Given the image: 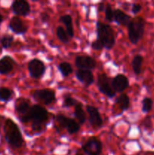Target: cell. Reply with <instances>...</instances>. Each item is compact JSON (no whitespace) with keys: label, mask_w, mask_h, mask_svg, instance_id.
<instances>
[{"label":"cell","mask_w":154,"mask_h":155,"mask_svg":"<svg viewBox=\"0 0 154 155\" xmlns=\"http://www.w3.org/2000/svg\"><path fill=\"white\" fill-rule=\"evenodd\" d=\"M82 150L87 155H101L102 153V142L97 137H90L82 145Z\"/></svg>","instance_id":"9"},{"label":"cell","mask_w":154,"mask_h":155,"mask_svg":"<svg viewBox=\"0 0 154 155\" xmlns=\"http://www.w3.org/2000/svg\"><path fill=\"white\" fill-rule=\"evenodd\" d=\"M14 92L11 89L6 87H0V101L7 104L12 99Z\"/></svg>","instance_id":"23"},{"label":"cell","mask_w":154,"mask_h":155,"mask_svg":"<svg viewBox=\"0 0 154 155\" xmlns=\"http://www.w3.org/2000/svg\"><path fill=\"white\" fill-rule=\"evenodd\" d=\"M30 107L31 106L30 104V101H27L25 98H19L15 102V112L18 114L20 121L23 124L28 123L27 116H28Z\"/></svg>","instance_id":"10"},{"label":"cell","mask_w":154,"mask_h":155,"mask_svg":"<svg viewBox=\"0 0 154 155\" xmlns=\"http://www.w3.org/2000/svg\"><path fill=\"white\" fill-rule=\"evenodd\" d=\"M135 155H140V154H135Z\"/></svg>","instance_id":"37"},{"label":"cell","mask_w":154,"mask_h":155,"mask_svg":"<svg viewBox=\"0 0 154 155\" xmlns=\"http://www.w3.org/2000/svg\"><path fill=\"white\" fill-rule=\"evenodd\" d=\"M104 15H105V20L108 22H113V11L112 9L111 5L107 4L105 6L104 9Z\"/></svg>","instance_id":"29"},{"label":"cell","mask_w":154,"mask_h":155,"mask_svg":"<svg viewBox=\"0 0 154 155\" xmlns=\"http://www.w3.org/2000/svg\"><path fill=\"white\" fill-rule=\"evenodd\" d=\"M16 61L9 55H5L0 58V74L7 75L14 69Z\"/></svg>","instance_id":"17"},{"label":"cell","mask_w":154,"mask_h":155,"mask_svg":"<svg viewBox=\"0 0 154 155\" xmlns=\"http://www.w3.org/2000/svg\"><path fill=\"white\" fill-rule=\"evenodd\" d=\"M75 155H83V154H75Z\"/></svg>","instance_id":"36"},{"label":"cell","mask_w":154,"mask_h":155,"mask_svg":"<svg viewBox=\"0 0 154 155\" xmlns=\"http://www.w3.org/2000/svg\"><path fill=\"white\" fill-rule=\"evenodd\" d=\"M49 119L48 112L39 104L32 105L29 111L27 120L29 122H32V129L34 132H40L46 125Z\"/></svg>","instance_id":"2"},{"label":"cell","mask_w":154,"mask_h":155,"mask_svg":"<svg viewBox=\"0 0 154 155\" xmlns=\"http://www.w3.org/2000/svg\"><path fill=\"white\" fill-rule=\"evenodd\" d=\"M5 139L11 148H21L24 144V138L18 124L13 120L8 118L4 124Z\"/></svg>","instance_id":"1"},{"label":"cell","mask_w":154,"mask_h":155,"mask_svg":"<svg viewBox=\"0 0 154 155\" xmlns=\"http://www.w3.org/2000/svg\"><path fill=\"white\" fill-rule=\"evenodd\" d=\"M146 21L141 17H135L131 18L128 25V39L133 45H137L143 38L144 33Z\"/></svg>","instance_id":"4"},{"label":"cell","mask_w":154,"mask_h":155,"mask_svg":"<svg viewBox=\"0 0 154 155\" xmlns=\"http://www.w3.org/2000/svg\"><path fill=\"white\" fill-rule=\"evenodd\" d=\"M27 67L30 77L36 80L42 78L46 71V66L45 63L39 58L31 59Z\"/></svg>","instance_id":"8"},{"label":"cell","mask_w":154,"mask_h":155,"mask_svg":"<svg viewBox=\"0 0 154 155\" xmlns=\"http://www.w3.org/2000/svg\"><path fill=\"white\" fill-rule=\"evenodd\" d=\"M75 65L79 70H91L96 68V61L88 55H79L75 59Z\"/></svg>","instance_id":"13"},{"label":"cell","mask_w":154,"mask_h":155,"mask_svg":"<svg viewBox=\"0 0 154 155\" xmlns=\"http://www.w3.org/2000/svg\"><path fill=\"white\" fill-rule=\"evenodd\" d=\"M143 61V56L140 55V54H136V55L133 58L132 61H131V68H132V70L135 75L138 76L140 75V73H141Z\"/></svg>","instance_id":"21"},{"label":"cell","mask_w":154,"mask_h":155,"mask_svg":"<svg viewBox=\"0 0 154 155\" xmlns=\"http://www.w3.org/2000/svg\"><path fill=\"white\" fill-rule=\"evenodd\" d=\"M14 41V38L12 35L4 34L0 38V45L4 49H8L11 48Z\"/></svg>","instance_id":"26"},{"label":"cell","mask_w":154,"mask_h":155,"mask_svg":"<svg viewBox=\"0 0 154 155\" xmlns=\"http://www.w3.org/2000/svg\"><path fill=\"white\" fill-rule=\"evenodd\" d=\"M115 103L119 106L122 112L125 111L130 107V98L126 94H121L116 98Z\"/></svg>","instance_id":"20"},{"label":"cell","mask_w":154,"mask_h":155,"mask_svg":"<svg viewBox=\"0 0 154 155\" xmlns=\"http://www.w3.org/2000/svg\"><path fill=\"white\" fill-rule=\"evenodd\" d=\"M49 19H50V17L48 13H46V12H42V13L40 14V20L43 24H45V23L48 22Z\"/></svg>","instance_id":"32"},{"label":"cell","mask_w":154,"mask_h":155,"mask_svg":"<svg viewBox=\"0 0 154 155\" xmlns=\"http://www.w3.org/2000/svg\"><path fill=\"white\" fill-rule=\"evenodd\" d=\"M33 98L38 102L50 105L55 101L56 94L54 90L51 89H38L33 92Z\"/></svg>","instance_id":"7"},{"label":"cell","mask_w":154,"mask_h":155,"mask_svg":"<svg viewBox=\"0 0 154 155\" xmlns=\"http://www.w3.org/2000/svg\"><path fill=\"white\" fill-rule=\"evenodd\" d=\"M11 9L16 16H28L31 12L30 5L25 0H15L11 5Z\"/></svg>","instance_id":"12"},{"label":"cell","mask_w":154,"mask_h":155,"mask_svg":"<svg viewBox=\"0 0 154 155\" xmlns=\"http://www.w3.org/2000/svg\"><path fill=\"white\" fill-rule=\"evenodd\" d=\"M143 124H144V127H146V128H150L151 126H152V122H151L150 117H146V119L143 120Z\"/></svg>","instance_id":"33"},{"label":"cell","mask_w":154,"mask_h":155,"mask_svg":"<svg viewBox=\"0 0 154 155\" xmlns=\"http://www.w3.org/2000/svg\"><path fill=\"white\" fill-rule=\"evenodd\" d=\"M56 122L60 129H66L69 135L75 134L80 130V125L78 122L63 114H57L56 116Z\"/></svg>","instance_id":"5"},{"label":"cell","mask_w":154,"mask_h":155,"mask_svg":"<svg viewBox=\"0 0 154 155\" xmlns=\"http://www.w3.org/2000/svg\"><path fill=\"white\" fill-rule=\"evenodd\" d=\"M81 102H79V101H77L76 99H75L74 98H72L71 95H66L63 97V104H62V106L63 107H66V108H69V107H74L78 105L79 104H80Z\"/></svg>","instance_id":"27"},{"label":"cell","mask_w":154,"mask_h":155,"mask_svg":"<svg viewBox=\"0 0 154 155\" xmlns=\"http://www.w3.org/2000/svg\"><path fill=\"white\" fill-rule=\"evenodd\" d=\"M105 5H104V2H101L99 4V5H98V11H99L100 12H104V9H105Z\"/></svg>","instance_id":"34"},{"label":"cell","mask_w":154,"mask_h":155,"mask_svg":"<svg viewBox=\"0 0 154 155\" xmlns=\"http://www.w3.org/2000/svg\"><path fill=\"white\" fill-rule=\"evenodd\" d=\"M3 21H4V18H3V16L2 14H0V25H1L2 23L3 22Z\"/></svg>","instance_id":"35"},{"label":"cell","mask_w":154,"mask_h":155,"mask_svg":"<svg viewBox=\"0 0 154 155\" xmlns=\"http://www.w3.org/2000/svg\"><path fill=\"white\" fill-rule=\"evenodd\" d=\"M56 34H57L58 39L62 42V43H69V40H70V38L69 37L66 30H65L63 27L58 26V27H57V29H56Z\"/></svg>","instance_id":"25"},{"label":"cell","mask_w":154,"mask_h":155,"mask_svg":"<svg viewBox=\"0 0 154 155\" xmlns=\"http://www.w3.org/2000/svg\"><path fill=\"white\" fill-rule=\"evenodd\" d=\"M8 28L17 35L25 34L28 30V27L24 24L21 18L18 16H14L9 21Z\"/></svg>","instance_id":"15"},{"label":"cell","mask_w":154,"mask_h":155,"mask_svg":"<svg viewBox=\"0 0 154 155\" xmlns=\"http://www.w3.org/2000/svg\"><path fill=\"white\" fill-rule=\"evenodd\" d=\"M111 85L116 93H121L129 87V80L126 76L118 74L111 80Z\"/></svg>","instance_id":"14"},{"label":"cell","mask_w":154,"mask_h":155,"mask_svg":"<svg viewBox=\"0 0 154 155\" xmlns=\"http://www.w3.org/2000/svg\"><path fill=\"white\" fill-rule=\"evenodd\" d=\"M86 111L88 115V121L94 129H100L103 126V119L97 107L91 105L86 106Z\"/></svg>","instance_id":"11"},{"label":"cell","mask_w":154,"mask_h":155,"mask_svg":"<svg viewBox=\"0 0 154 155\" xmlns=\"http://www.w3.org/2000/svg\"><path fill=\"white\" fill-rule=\"evenodd\" d=\"M152 105H153V102L150 98H148V97L144 98L141 101L142 112L144 114H148L152 110Z\"/></svg>","instance_id":"28"},{"label":"cell","mask_w":154,"mask_h":155,"mask_svg":"<svg viewBox=\"0 0 154 155\" xmlns=\"http://www.w3.org/2000/svg\"><path fill=\"white\" fill-rule=\"evenodd\" d=\"M77 80L84 85L85 87H88L95 83V77L91 71L88 70H79L76 71L75 74Z\"/></svg>","instance_id":"16"},{"label":"cell","mask_w":154,"mask_h":155,"mask_svg":"<svg viewBox=\"0 0 154 155\" xmlns=\"http://www.w3.org/2000/svg\"><path fill=\"white\" fill-rule=\"evenodd\" d=\"M91 48H93V49L96 50V51H100V50H102L103 48H104V47H103L102 44H101L99 41L96 39V40L92 42Z\"/></svg>","instance_id":"31"},{"label":"cell","mask_w":154,"mask_h":155,"mask_svg":"<svg viewBox=\"0 0 154 155\" xmlns=\"http://www.w3.org/2000/svg\"><path fill=\"white\" fill-rule=\"evenodd\" d=\"M59 22L62 23L65 26L68 36L70 39H72L74 36V28L72 17L69 15H63V16L60 17V18H59Z\"/></svg>","instance_id":"19"},{"label":"cell","mask_w":154,"mask_h":155,"mask_svg":"<svg viewBox=\"0 0 154 155\" xmlns=\"http://www.w3.org/2000/svg\"><path fill=\"white\" fill-rule=\"evenodd\" d=\"M141 9L142 6L141 5L139 4V3H133V4L131 5V13H132L133 15H137V14L141 11Z\"/></svg>","instance_id":"30"},{"label":"cell","mask_w":154,"mask_h":155,"mask_svg":"<svg viewBox=\"0 0 154 155\" xmlns=\"http://www.w3.org/2000/svg\"><path fill=\"white\" fill-rule=\"evenodd\" d=\"M74 117L79 124H84L86 121V114L82 108V103L76 105L74 109Z\"/></svg>","instance_id":"22"},{"label":"cell","mask_w":154,"mask_h":155,"mask_svg":"<svg viewBox=\"0 0 154 155\" xmlns=\"http://www.w3.org/2000/svg\"><path fill=\"white\" fill-rule=\"evenodd\" d=\"M97 40L102 44L104 48L110 50L115 45L116 36L111 26L101 21L96 23Z\"/></svg>","instance_id":"3"},{"label":"cell","mask_w":154,"mask_h":155,"mask_svg":"<svg viewBox=\"0 0 154 155\" xmlns=\"http://www.w3.org/2000/svg\"><path fill=\"white\" fill-rule=\"evenodd\" d=\"M97 86L100 92L103 95H106L107 98H113L116 96V92L113 90L111 85V80L105 74H101L98 75L97 80Z\"/></svg>","instance_id":"6"},{"label":"cell","mask_w":154,"mask_h":155,"mask_svg":"<svg viewBox=\"0 0 154 155\" xmlns=\"http://www.w3.org/2000/svg\"><path fill=\"white\" fill-rule=\"evenodd\" d=\"M131 20V17L121 9L117 8L113 11V21L116 22L118 25L128 27Z\"/></svg>","instance_id":"18"},{"label":"cell","mask_w":154,"mask_h":155,"mask_svg":"<svg viewBox=\"0 0 154 155\" xmlns=\"http://www.w3.org/2000/svg\"><path fill=\"white\" fill-rule=\"evenodd\" d=\"M57 69L60 71L62 77H66L69 76L73 71L72 67L68 62H62V63L59 64L58 66H57Z\"/></svg>","instance_id":"24"}]
</instances>
